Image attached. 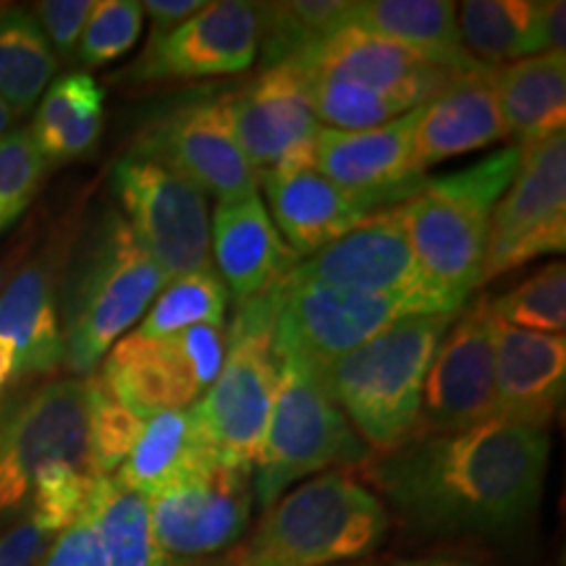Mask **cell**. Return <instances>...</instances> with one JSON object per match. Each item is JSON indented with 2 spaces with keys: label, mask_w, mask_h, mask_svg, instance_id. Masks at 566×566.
I'll use <instances>...</instances> for the list:
<instances>
[{
  "label": "cell",
  "mask_w": 566,
  "mask_h": 566,
  "mask_svg": "<svg viewBox=\"0 0 566 566\" xmlns=\"http://www.w3.org/2000/svg\"><path fill=\"white\" fill-rule=\"evenodd\" d=\"M548 457V428L495 417L462 433L417 436L359 467L415 533L493 541L533 520Z\"/></svg>",
  "instance_id": "1"
},
{
  "label": "cell",
  "mask_w": 566,
  "mask_h": 566,
  "mask_svg": "<svg viewBox=\"0 0 566 566\" xmlns=\"http://www.w3.org/2000/svg\"><path fill=\"white\" fill-rule=\"evenodd\" d=\"M520 160V145L501 147L462 171L424 179L396 205L422 275L459 310L483 275L493 208L512 187Z\"/></svg>",
  "instance_id": "2"
},
{
  "label": "cell",
  "mask_w": 566,
  "mask_h": 566,
  "mask_svg": "<svg viewBox=\"0 0 566 566\" xmlns=\"http://www.w3.org/2000/svg\"><path fill=\"white\" fill-rule=\"evenodd\" d=\"M166 286L122 212H105L69 268L59 300L63 365L92 375Z\"/></svg>",
  "instance_id": "3"
},
{
  "label": "cell",
  "mask_w": 566,
  "mask_h": 566,
  "mask_svg": "<svg viewBox=\"0 0 566 566\" xmlns=\"http://www.w3.org/2000/svg\"><path fill=\"white\" fill-rule=\"evenodd\" d=\"M454 315H409L321 373L367 449L391 451L420 430L422 388Z\"/></svg>",
  "instance_id": "4"
},
{
  "label": "cell",
  "mask_w": 566,
  "mask_h": 566,
  "mask_svg": "<svg viewBox=\"0 0 566 566\" xmlns=\"http://www.w3.org/2000/svg\"><path fill=\"white\" fill-rule=\"evenodd\" d=\"M388 533V509L359 480L323 472L286 491L226 566H338L373 554Z\"/></svg>",
  "instance_id": "5"
},
{
  "label": "cell",
  "mask_w": 566,
  "mask_h": 566,
  "mask_svg": "<svg viewBox=\"0 0 566 566\" xmlns=\"http://www.w3.org/2000/svg\"><path fill=\"white\" fill-rule=\"evenodd\" d=\"M281 286L237 304L226 334V359L216 384L195 401L197 420L223 464L254 470L263 446L281 367L273 328L281 310Z\"/></svg>",
  "instance_id": "6"
},
{
  "label": "cell",
  "mask_w": 566,
  "mask_h": 566,
  "mask_svg": "<svg viewBox=\"0 0 566 566\" xmlns=\"http://www.w3.org/2000/svg\"><path fill=\"white\" fill-rule=\"evenodd\" d=\"M279 391L252 470L254 501L263 512L300 480L331 467H359L370 457L313 367L300 359H279Z\"/></svg>",
  "instance_id": "7"
},
{
  "label": "cell",
  "mask_w": 566,
  "mask_h": 566,
  "mask_svg": "<svg viewBox=\"0 0 566 566\" xmlns=\"http://www.w3.org/2000/svg\"><path fill=\"white\" fill-rule=\"evenodd\" d=\"M66 467L95 475L90 378L53 380L0 412V520L30 509L34 483Z\"/></svg>",
  "instance_id": "8"
},
{
  "label": "cell",
  "mask_w": 566,
  "mask_h": 566,
  "mask_svg": "<svg viewBox=\"0 0 566 566\" xmlns=\"http://www.w3.org/2000/svg\"><path fill=\"white\" fill-rule=\"evenodd\" d=\"M226 359L223 325H195L176 336L118 338L97 373L105 391L142 420L192 407L216 384Z\"/></svg>",
  "instance_id": "9"
},
{
  "label": "cell",
  "mask_w": 566,
  "mask_h": 566,
  "mask_svg": "<svg viewBox=\"0 0 566 566\" xmlns=\"http://www.w3.org/2000/svg\"><path fill=\"white\" fill-rule=\"evenodd\" d=\"M113 189L166 283L212 268L208 202L195 184L129 153L113 166Z\"/></svg>",
  "instance_id": "10"
},
{
  "label": "cell",
  "mask_w": 566,
  "mask_h": 566,
  "mask_svg": "<svg viewBox=\"0 0 566 566\" xmlns=\"http://www.w3.org/2000/svg\"><path fill=\"white\" fill-rule=\"evenodd\" d=\"M409 315L430 313L405 296L283 281L273 328L275 359H300L321 375L338 357Z\"/></svg>",
  "instance_id": "11"
},
{
  "label": "cell",
  "mask_w": 566,
  "mask_h": 566,
  "mask_svg": "<svg viewBox=\"0 0 566 566\" xmlns=\"http://www.w3.org/2000/svg\"><path fill=\"white\" fill-rule=\"evenodd\" d=\"M286 281L405 296L430 315L459 313V307L438 294L422 275L396 205L373 210L336 242L304 258Z\"/></svg>",
  "instance_id": "12"
},
{
  "label": "cell",
  "mask_w": 566,
  "mask_h": 566,
  "mask_svg": "<svg viewBox=\"0 0 566 566\" xmlns=\"http://www.w3.org/2000/svg\"><path fill=\"white\" fill-rule=\"evenodd\" d=\"M566 250V137L522 147L520 171L493 208L480 283Z\"/></svg>",
  "instance_id": "13"
},
{
  "label": "cell",
  "mask_w": 566,
  "mask_h": 566,
  "mask_svg": "<svg viewBox=\"0 0 566 566\" xmlns=\"http://www.w3.org/2000/svg\"><path fill=\"white\" fill-rule=\"evenodd\" d=\"M134 155L171 168L221 202L258 195L260 176L233 137L229 97H202L163 113L134 142Z\"/></svg>",
  "instance_id": "14"
},
{
  "label": "cell",
  "mask_w": 566,
  "mask_h": 566,
  "mask_svg": "<svg viewBox=\"0 0 566 566\" xmlns=\"http://www.w3.org/2000/svg\"><path fill=\"white\" fill-rule=\"evenodd\" d=\"M495 420V315L488 296L446 331L422 388L417 436H446ZM415 436V438H417Z\"/></svg>",
  "instance_id": "15"
},
{
  "label": "cell",
  "mask_w": 566,
  "mask_h": 566,
  "mask_svg": "<svg viewBox=\"0 0 566 566\" xmlns=\"http://www.w3.org/2000/svg\"><path fill=\"white\" fill-rule=\"evenodd\" d=\"M252 504V470L212 462L150 495L155 541L168 562L223 554L250 525Z\"/></svg>",
  "instance_id": "16"
},
{
  "label": "cell",
  "mask_w": 566,
  "mask_h": 566,
  "mask_svg": "<svg viewBox=\"0 0 566 566\" xmlns=\"http://www.w3.org/2000/svg\"><path fill=\"white\" fill-rule=\"evenodd\" d=\"M229 97L233 137L258 171L289 174L315 168V139L321 122L294 69H265L258 80Z\"/></svg>",
  "instance_id": "17"
},
{
  "label": "cell",
  "mask_w": 566,
  "mask_h": 566,
  "mask_svg": "<svg viewBox=\"0 0 566 566\" xmlns=\"http://www.w3.org/2000/svg\"><path fill=\"white\" fill-rule=\"evenodd\" d=\"M420 108L365 132L321 126L315 139V171L357 197L370 212L405 202L424 181V171L415 160Z\"/></svg>",
  "instance_id": "18"
},
{
  "label": "cell",
  "mask_w": 566,
  "mask_h": 566,
  "mask_svg": "<svg viewBox=\"0 0 566 566\" xmlns=\"http://www.w3.org/2000/svg\"><path fill=\"white\" fill-rule=\"evenodd\" d=\"M283 66H292L300 76L357 84V87L396 97L409 111L420 108L467 74L438 69L417 59L412 51L384 38L344 24L342 30L317 42Z\"/></svg>",
  "instance_id": "19"
},
{
  "label": "cell",
  "mask_w": 566,
  "mask_h": 566,
  "mask_svg": "<svg viewBox=\"0 0 566 566\" xmlns=\"http://www.w3.org/2000/svg\"><path fill=\"white\" fill-rule=\"evenodd\" d=\"M260 55V30L254 3L218 0L205 3L158 42L145 48L129 69L134 82H176L200 76L237 74Z\"/></svg>",
  "instance_id": "20"
},
{
  "label": "cell",
  "mask_w": 566,
  "mask_h": 566,
  "mask_svg": "<svg viewBox=\"0 0 566 566\" xmlns=\"http://www.w3.org/2000/svg\"><path fill=\"white\" fill-rule=\"evenodd\" d=\"M566 338L535 334L495 317V417L548 428L564 399Z\"/></svg>",
  "instance_id": "21"
},
{
  "label": "cell",
  "mask_w": 566,
  "mask_h": 566,
  "mask_svg": "<svg viewBox=\"0 0 566 566\" xmlns=\"http://www.w3.org/2000/svg\"><path fill=\"white\" fill-rule=\"evenodd\" d=\"M210 254H216L218 271L237 302L281 286L300 265L260 195L218 202L210 221Z\"/></svg>",
  "instance_id": "22"
},
{
  "label": "cell",
  "mask_w": 566,
  "mask_h": 566,
  "mask_svg": "<svg viewBox=\"0 0 566 566\" xmlns=\"http://www.w3.org/2000/svg\"><path fill=\"white\" fill-rule=\"evenodd\" d=\"M493 71L467 74L422 105L415 132V160L422 171L509 137L495 103Z\"/></svg>",
  "instance_id": "23"
},
{
  "label": "cell",
  "mask_w": 566,
  "mask_h": 566,
  "mask_svg": "<svg viewBox=\"0 0 566 566\" xmlns=\"http://www.w3.org/2000/svg\"><path fill=\"white\" fill-rule=\"evenodd\" d=\"M275 229L296 258H310L370 216L357 197L344 192L315 168L263 176Z\"/></svg>",
  "instance_id": "24"
},
{
  "label": "cell",
  "mask_w": 566,
  "mask_h": 566,
  "mask_svg": "<svg viewBox=\"0 0 566 566\" xmlns=\"http://www.w3.org/2000/svg\"><path fill=\"white\" fill-rule=\"evenodd\" d=\"M346 24L412 51L417 59L454 74L491 71L464 51L457 3L446 0H357Z\"/></svg>",
  "instance_id": "25"
},
{
  "label": "cell",
  "mask_w": 566,
  "mask_h": 566,
  "mask_svg": "<svg viewBox=\"0 0 566 566\" xmlns=\"http://www.w3.org/2000/svg\"><path fill=\"white\" fill-rule=\"evenodd\" d=\"M0 336L17 352V378H40L63 365L59 292L48 263H32L13 275L0 294Z\"/></svg>",
  "instance_id": "26"
},
{
  "label": "cell",
  "mask_w": 566,
  "mask_h": 566,
  "mask_svg": "<svg viewBox=\"0 0 566 566\" xmlns=\"http://www.w3.org/2000/svg\"><path fill=\"white\" fill-rule=\"evenodd\" d=\"M493 92L509 137L525 147L564 132L566 55L541 53L493 71Z\"/></svg>",
  "instance_id": "27"
},
{
  "label": "cell",
  "mask_w": 566,
  "mask_h": 566,
  "mask_svg": "<svg viewBox=\"0 0 566 566\" xmlns=\"http://www.w3.org/2000/svg\"><path fill=\"white\" fill-rule=\"evenodd\" d=\"M212 462L221 459L212 451L195 407L166 409L145 420L132 454L113 475L134 491L153 495Z\"/></svg>",
  "instance_id": "28"
},
{
  "label": "cell",
  "mask_w": 566,
  "mask_h": 566,
  "mask_svg": "<svg viewBox=\"0 0 566 566\" xmlns=\"http://www.w3.org/2000/svg\"><path fill=\"white\" fill-rule=\"evenodd\" d=\"M105 124V92L95 76L66 74L42 95L34 113L32 139L45 163H66L97 145Z\"/></svg>",
  "instance_id": "29"
},
{
  "label": "cell",
  "mask_w": 566,
  "mask_h": 566,
  "mask_svg": "<svg viewBox=\"0 0 566 566\" xmlns=\"http://www.w3.org/2000/svg\"><path fill=\"white\" fill-rule=\"evenodd\" d=\"M84 516L95 530L105 566H168L150 520V495L124 485L116 475L97 478Z\"/></svg>",
  "instance_id": "30"
},
{
  "label": "cell",
  "mask_w": 566,
  "mask_h": 566,
  "mask_svg": "<svg viewBox=\"0 0 566 566\" xmlns=\"http://www.w3.org/2000/svg\"><path fill=\"white\" fill-rule=\"evenodd\" d=\"M457 24L464 51L488 69L543 53L533 0H467L457 6Z\"/></svg>",
  "instance_id": "31"
},
{
  "label": "cell",
  "mask_w": 566,
  "mask_h": 566,
  "mask_svg": "<svg viewBox=\"0 0 566 566\" xmlns=\"http://www.w3.org/2000/svg\"><path fill=\"white\" fill-rule=\"evenodd\" d=\"M59 71V55L24 9H0V101L27 113L42 101Z\"/></svg>",
  "instance_id": "32"
},
{
  "label": "cell",
  "mask_w": 566,
  "mask_h": 566,
  "mask_svg": "<svg viewBox=\"0 0 566 566\" xmlns=\"http://www.w3.org/2000/svg\"><path fill=\"white\" fill-rule=\"evenodd\" d=\"M265 69L289 63L334 34L349 21L352 0H296V3H254Z\"/></svg>",
  "instance_id": "33"
},
{
  "label": "cell",
  "mask_w": 566,
  "mask_h": 566,
  "mask_svg": "<svg viewBox=\"0 0 566 566\" xmlns=\"http://www.w3.org/2000/svg\"><path fill=\"white\" fill-rule=\"evenodd\" d=\"M226 304H229V289L216 268L181 275L160 289L137 334L166 338L195 325H223Z\"/></svg>",
  "instance_id": "34"
},
{
  "label": "cell",
  "mask_w": 566,
  "mask_h": 566,
  "mask_svg": "<svg viewBox=\"0 0 566 566\" xmlns=\"http://www.w3.org/2000/svg\"><path fill=\"white\" fill-rule=\"evenodd\" d=\"M300 80L304 84V92H307L310 108H313L315 118L317 122L331 124V129L365 132L409 113L407 105L396 101V97L363 90L357 84L313 80V76H300Z\"/></svg>",
  "instance_id": "35"
},
{
  "label": "cell",
  "mask_w": 566,
  "mask_h": 566,
  "mask_svg": "<svg viewBox=\"0 0 566 566\" xmlns=\"http://www.w3.org/2000/svg\"><path fill=\"white\" fill-rule=\"evenodd\" d=\"M501 323L535 334H564L566 331V268L548 263L520 286L491 302Z\"/></svg>",
  "instance_id": "36"
},
{
  "label": "cell",
  "mask_w": 566,
  "mask_h": 566,
  "mask_svg": "<svg viewBox=\"0 0 566 566\" xmlns=\"http://www.w3.org/2000/svg\"><path fill=\"white\" fill-rule=\"evenodd\" d=\"M90 378V459L97 478H108L126 462L145 420L105 391L97 375Z\"/></svg>",
  "instance_id": "37"
},
{
  "label": "cell",
  "mask_w": 566,
  "mask_h": 566,
  "mask_svg": "<svg viewBox=\"0 0 566 566\" xmlns=\"http://www.w3.org/2000/svg\"><path fill=\"white\" fill-rule=\"evenodd\" d=\"M48 163L30 129H13L0 137V233L24 216L45 179Z\"/></svg>",
  "instance_id": "38"
},
{
  "label": "cell",
  "mask_w": 566,
  "mask_h": 566,
  "mask_svg": "<svg viewBox=\"0 0 566 566\" xmlns=\"http://www.w3.org/2000/svg\"><path fill=\"white\" fill-rule=\"evenodd\" d=\"M142 3L134 0H101L92 9L74 59L84 69H97L122 59L137 45L142 34Z\"/></svg>",
  "instance_id": "39"
},
{
  "label": "cell",
  "mask_w": 566,
  "mask_h": 566,
  "mask_svg": "<svg viewBox=\"0 0 566 566\" xmlns=\"http://www.w3.org/2000/svg\"><path fill=\"white\" fill-rule=\"evenodd\" d=\"M92 9H95L92 0H45L34 6V19L51 42L53 53L66 61L74 59Z\"/></svg>",
  "instance_id": "40"
},
{
  "label": "cell",
  "mask_w": 566,
  "mask_h": 566,
  "mask_svg": "<svg viewBox=\"0 0 566 566\" xmlns=\"http://www.w3.org/2000/svg\"><path fill=\"white\" fill-rule=\"evenodd\" d=\"M38 566H105L101 543L87 516L82 514L74 525L63 530Z\"/></svg>",
  "instance_id": "41"
},
{
  "label": "cell",
  "mask_w": 566,
  "mask_h": 566,
  "mask_svg": "<svg viewBox=\"0 0 566 566\" xmlns=\"http://www.w3.org/2000/svg\"><path fill=\"white\" fill-rule=\"evenodd\" d=\"M53 541V535H48L27 516L9 533L0 535V566H38Z\"/></svg>",
  "instance_id": "42"
},
{
  "label": "cell",
  "mask_w": 566,
  "mask_h": 566,
  "mask_svg": "<svg viewBox=\"0 0 566 566\" xmlns=\"http://www.w3.org/2000/svg\"><path fill=\"white\" fill-rule=\"evenodd\" d=\"M202 0H147V3H142V11H145L153 21L150 42H147V45L166 38L168 32L184 24L189 17L202 11Z\"/></svg>",
  "instance_id": "43"
},
{
  "label": "cell",
  "mask_w": 566,
  "mask_h": 566,
  "mask_svg": "<svg viewBox=\"0 0 566 566\" xmlns=\"http://www.w3.org/2000/svg\"><path fill=\"white\" fill-rule=\"evenodd\" d=\"M537 17H541V38L543 53L566 55V3L564 0H546L537 3Z\"/></svg>",
  "instance_id": "44"
},
{
  "label": "cell",
  "mask_w": 566,
  "mask_h": 566,
  "mask_svg": "<svg viewBox=\"0 0 566 566\" xmlns=\"http://www.w3.org/2000/svg\"><path fill=\"white\" fill-rule=\"evenodd\" d=\"M13 378H17V352H13V346L0 336V394H3V388L9 386Z\"/></svg>",
  "instance_id": "45"
},
{
  "label": "cell",
  "mask_w": 566,
  "mask_h": 566,
  "mask_svg": "<svg viewBox=\"0 0 566 566\" xmlns=\"http://www.w3.org/2000/svg\"><path fill=\"white\" fill-rule=\"evenodd\" d=\"M394 566H475L470 562H459V558H401Z\"/></svg>",
  "instance_id": "46"
},
{
  "label": "cell",
  "mask_w": 566,
  "mask_h": 566,
  "mask_svg": "<svg viewBox=\"0 0 566 566\" xmlns=\"http://www.w3.org/2000/svg\"><path fill=\"white\" fill-rule=\"evenodd\" d=\"M11 122H13L11 108H9V105H6L3 101H0V137H3V134H9Z\"/></svg>",
  "instance_id": "47"
},
{
  "label": "cell",
  "mask_w": 566,
  "mask_h": 566,
  "mask_svg": "<svg viewBox=\"0 0 566 566\" xmlns=\"http://www.w3.org/2000/svg\"><path fill=\"white\" fill-rule=\"evenodd\" d=\"M338 566H373V564H338Z\"/></svg>",
  "instance_id": "48"
},
{
  "label": "cell",
  "mask_w": 566,
  "mask_h": 566,
  "mask_svg": "<svg viewBox=\"0 0 566 566\" xmlns=\"http://www.w3.org/2000/svg\"><path fill=\"white\" fill-rule=\"evenodd\" d=\"M0 283H3V271H0Z\"/></svg>",
  "instance_id": "49"
}]
</instances>
